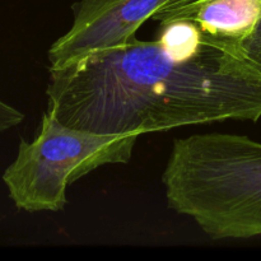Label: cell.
Returning a JSON list of instances; mask_svg holds the SVG:
<instances>
[{"label": "cell", "instance_id": "obj_1", "mask_svg": "<svg viewBox=\"0 0 261 261\" xmlns=\"http://www.w3.org/2000/svg\"><path fill=\"white\" fill-rule=\"evenodd\" d=\"M160 38L127 43L50 69L47 109L64 125L98 134H145L261 117V69L241 43L189 19Z\"/></svg>", "mask_w": 261, "mask_h": 261}, {"label": "cell", "instance_id": "obj_2", "mask_svg": "<svg viewBox=\"0 0 261 261\" xmlns=\"http://www.w3.org/2000/svg\"><path fill=\"white\" fill-rule=\"evenodd\" d=\"M139 134H98L64 125L50 109L32 142L22 139L3 181L18 209L59 212L74 181L106 165L127 163Z\"/></svg>", "mask_w": 261, "mask_h": 261}, {"label": "cell", "instance_id": "obj_3", "mask_svg": "<svg viewBox=\"0 0 261 261\" xmlns=\"http://www.w3.org/2000/svg\"><path fill=\"white\" fill-rule=\"evenodd\" d=\"M172 0H79L68 32L48 50L50 69L63 68L83 56L117 47L135 37L147 19Z\"/></svg>", "mask_w": 261, "mask_h": 261}, {"label": "cell", "instance_id": "obj_4", "mask_svg": "<svg viewBox=\"0 0 261 261\" xmlns=\"http://www.w3.org/2000/svg\"><path fill=\"white\" fill-rule=\"evenodd\" d=\"M152 19L161 24L193 20L209 35L242 45L261 19V0H189L182 7L160 10Z\"/></svg>", "mask_w": 261, "mask_h": 261}, {"label": "cell", "instance_id": "obj_5", "mask_svg": "<svg viewBox=\"0 0 261 261\" xmlns=\"http://www.w3.org/2000/svg\"><path fill=\"white\" fill-rule=\"evenodd\" d=\"M242 48L247 58L261 69V19L251 35L242 42Z\"/></svg>", "mask_w": 261, "mask_h": 261}, {"label": "cell", "instance_id": "obj_6", "mask_svg": "<svg viewBox=\"0 0 261 261\" xmlns=\"http://www.w3.org/2000/svg\"><path fill=\"white\" fill-rule=\"evenodd\" d=\"M23 120H24V115L19 110L0 99V133L8 132L18 126L22 124Z\"/></svg>", "mask_w": 261, "mask_h": 261}]
</instances>
